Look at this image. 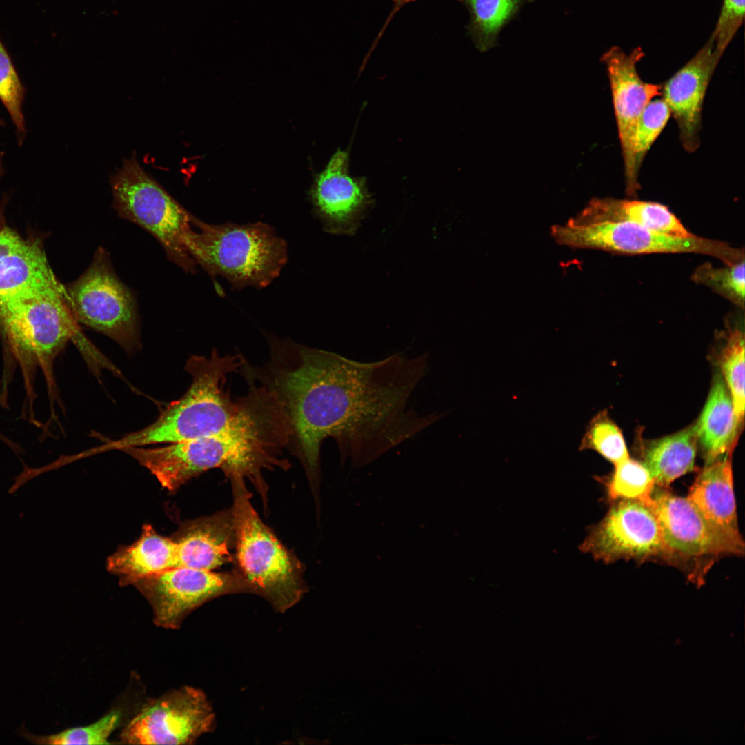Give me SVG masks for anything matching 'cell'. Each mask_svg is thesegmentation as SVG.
<instances>
[{
    "label": "cell",
    "instance_id": "15",
    "mask_svg": "<svg viewBox=\"0 0 745 745\" xmlns=\"http://www.w3.org/2000/svg\"><path fill=\"white\" fill-rule=\"evenodd\" d=\"M722 54L711 39L681 69L662 85V99L668 106L679 128L685 150L699 146L702 112L706 90Z\"/></svg>",
    "mask_w": 745,
    "mask_h": 745
},
{
    "label": "cell",
    "instance_id": "8",
    "mask_svg": "<svg viewBox=\"0 0 745 745\" xmlns=\"http://www.w3.org/2000/svg\"><path fill=\"white\" fill-rule=\"evenodd\" d=\"M552 237L559 244L573 248L597 249L637 255L697 253L710 255L731 265L744 259L743 248L693 235L672 236L629 221H593L570 218L551 227Z\"/></svg>",
    "mask_w": 745,
    "mask_h": 745
},
{
    "label": "cell",
    "instance_id": "30",
    "mask_svg": "<svg viewBox=\"0 0 745 745\" xmlns=\"http://www.w3.org/2000/svg\"><path fill=\"white\" fill-rule=\"evenodd\" d=\"M25 89L14 66L0 40V100L7 109L14 123L19 143L26 135L22 103Z\"/></svg>",
    "mask_w": 745,
    "mask_h": 745
},
{
    "label": "cell",
    "instance_id": "35",
    "mask_svg": "<svg viewBox=\"0 0 745 745\" xmlns=\"http://www.w3.org/2000/svg\"><path fill=\"white\" fill-rule=\"evenodd\" d=\"M1 122H2V121H1V119H0V123H1Z\"/></svg>",
    "mask_w": 745,
    "mask_h": 745
},
{
    "label": "cell",
    "instance_id": "23",
    "mask_svg": "<svg viewBox=\"0 0 745 745\" xmlns=\"http://www.w3.org/2000/svg\"><path fill=\"white\" fill-rule=\"evenodd\" d=\"M471 14L470 32L477 46L486 50L495 43L503 26L517 10L520 0H459Z\"/></svg>",
    "mask_w": 745,
    "mask_h": 745
},
{
    "label": "cell",
    "instance_id": "34",
    "mask_svg": "<svg viewBox=\"0 0 745 745\" xmlns=\"http://www.w3.org/2000/svg\"><path fill=\"white\" fill-rule=\"evenodd\" d=\"M2 173H3V168H2V166H1V162H0V177H1V175H2ZM2 228H3V227H1V223H0V230H1V229Z\"/></svg>",
    "mask_w": 745,
    "mask_h": 745
},
{
    "label": "cell",
    "instance_id": "28",
    "mask_svg": "<svg viewBox=\"0 0 745 745\" xmlns=\"http://www.w3.org/2000/svg\"><path fill=\"white\" fill-rule=\"evenodd\" d=\"M697 283L711 287L735 304L744 307L745 276L744 259L724 268H715L708 264L699 266L692 275Z\"/></svg>",
    "mask_w": 745,
    "mask_h": 745
},
{
    "label": "cell",
    "instance_id": "3",
    "mask_svg": "<svg viewBox=\"0 0 745 745\" xmlns=\"http://www.w3.org/2000/svg\"><path fill=\"white\" fill-rule=\"evenodd\" d=\"M0 334L4 348L0 401H5L12 367V371L21 370L29 404L34 399L37 370L43 374L50 397L56 399L53 364L57 356L69 340L82 352L91 345L81 332L60 284L0 301Z\"/></svg>",
    "mask_w": 745,
    "mask_h": 745
},
{
    "label": "cell",
    "instance_id": "1",
    "mask_svg": "<svg viewBox=\"0 0 745 745\" xmlns=\"http://www.w3.org/2000/svg\"><path fill=\"white\" fill-rule=\"evenodd\" d=\"M266 370L250 379L272 390L289 417L294 441L309 476L320 472V451L332 438L341 462L361 468L438 421L410 401L428 368V355L395 353L364 362L292 341H271Z\"/></svg>",
    "mask_w": 745,
    "mask_h": 745
},
{
    "label": "cell",
    "instance_id": "26",
    "mask_svg": "<svg viewBox=\"0 0 745 745\" xmlns=\"http://www.w3.org/2000/svg\"><path fill=\"white\" fill-rule=\"evenodd\" d=\"M121 718L119 711H111L97 722L86 726L66 729L58 733L39 735L21 726L18 733L34 744H109L108 738L117 726Z\"/></svg>",
    "mask_w": 745,
    "mask_h": 745
},
{
    "label": "cell",
    "instance_id": "11",
    "mask_svg": "<svg viewBox=\"0 0 745 745\" xmlns=\"http://www.w3.org/2000/svg\"><path fill=\"white\" fill-rule=\"evenodd\" d=\"M216 717L206 694L185 686L150 702L121 734L129 744H192L215 728Z\"/></svg>",
    "mask_w": 745,
    "mask_h": 745
},
{
    "label": "cell",
    "instance_id": "25",
    "mask_svg": "<svg viewBox=\"0 0 745 745\" xmlns=\"http://www.w3.org/2000/svg\"><path fill=\"white\" fill-rule=\"evenodd\" d=\"M744 335L735 328L730 331L721 354L722 377L730 393L736 417L743 426L744 418Z\"/></svg>",
    "mask_w": 745,
    "mask_h": 745
},
{
    "label": "cell",
    "instance_id": "10",
    "mask_svg": "<svg viewBox=\"0 0 745 745\" xmlns=\"http://www.w3.org/2000/svg\"><path fill=\"white\" fill-rule=\"evenodd\" d=\"M153 609L154 622L178 629L184 618L206 602L224 595L250 593L239 573L177 567L157 573L133 584Z\"/></svg>",
    "mask_w": 745,
    "mask_h": 745
},
{
    "label": "cell",
    "instance_id": "20",
    "mask_svg": "<svg viewBox=\"0 0 745 745\" xmlns=\"http://www.w3.org/2000/svg\"><path fill=\"white\" fill-rule=\"evenodd\" d=\"M174 540L158 534L146 524L140 537L121 548L107 561L108 570L120 577L122 585L174 568Z\"/></svg>",
    "mask_w": 745,
    "mask_h": 745
},
{
    "label": "cell",
    "instance_id": "13",
    "mask_svg": "<svg viewBox=\"0 0 745 745\" xmlns=\"http://www.w3.org/2000/svg\"><path fill=\"white\" fill-rule=\"evenodd\" d=\"M643 57L640 47L627 54L614 46L602 59L610 81L624 161L626 193L630 197L636 196L640 187L633 160L636 126L647 105L662 90V84L644 82L639 76L637 63Z\"/></svg>",
    "mask_w": 745,
    "mask_h": 745
},
{
    "label": "cell",
    "instance_id": "17",
    "mask_svg": "<svg viewBox=\"0 0 745 745\" xmlns=\"http://www.w3.org/2000/svg\"><path fill=\"white\" fill-rule=\"evenodd\" d=\"M59 284L38 241L0 230V301Z\"/></svg>",
    "mask_w": 745,
    "mask_h": 745
},
{
    "label": "cell",
    "instance_id": "19",
    "mask_svg": "<svg viewBox=\"0 0 745 745\" xmlns=\"http://www.w3.org/2000/svg\"><path fill=\"white\" fill-rule=\"evenodd\" d=\"M687 497L711 522L739 531L733 488L731 455L705 464L689 489Z\"/></svg>",
    "mask_w": 745,
    "mask_h": 745
},
{
    "label": "cell",
    "instance_id": "32",
    "mask_svg": "<svg viewBox=\"0 0 745 745\" xmlns=\"http://www.w3.org/2000/svg\"><path fill=\"white\" fill-rule=\"evenodd\" d=\"M393 1L395 2V9L394 10V12H395L399 9V7L406 3L410 2V0H393Z\"/></svg>",
    "mask_w": 745,
    "mask_h": 745
},
{
    "label": "cell",
    "instance_id": "18",
    "mask_svg": "<svg viewBox=\"0 0 745 745\" xmlns=\"http://www.w3.org/2000/svg\"><path fill=\"white\" fill-rule=\"evenodd\" d=\"M695 426L706 464L731 455L740 427L733 401L719 373L713 379L706 404Z\"/></svg>",
    "mask_w": 745,
    "mask_h": 745
},
{
    "label": "cell",
    "instance_id": "22",
    "mask_svg": "<svg viewBox=\"0 0 745 745\" xmlns=\"http://www.w3.org/2000/svg\"><path fill=\"white\" fill-rule=\"evenodd\" d=\"M697 444L695 426L647 443L642 464L655 486L666 488L676 479L694 470Z\"/></svg>",
    "mask_w": 745,
    "mask_h": 745
},
{
    "label": "cell",
    "instance_id": "2",
    "mask_svg": "<svg viewBox=\"0 0 745 745\" xmlns=\"http://www.w3.org/2000/svg\"><path fill=\"white\" fill-rule=\"evenodd\" d=\"M244 364L239 354L220 355L214 349L209 357L192 355L185 369L191 375L188 390L170 404L156 420L145 428L116 440H106L80 453L85 457L108 450L177 443L225 432L239 424L250 413L259 395L252 385L243 397L232 399L226 388L227 377Z\"/></svg>",
    "mask_w": 745,
    "mask_h": 745
},
{
    "label": "cell",
    "instance_id": "7",
    "mask_svg": "<svg viewBox=\"0 0 745 745\" xmlns=\"http://www.w3.org/2000/svg\"><path fill=\"white\" fill-rule=\"evenodd\" d=\"M650 508L657 519L664 546L663 560L693 568L691 579L701 582L715 560L742 555L739 531L724 528L707 519L686 497L655 488Z\"/></svg>",
    "mask_w": 745,
    "mask_h": 745
},
{
    "label": "cell",
    "instance_id": "21",
    "mask_svg": "<svg viewBox=\"0 0 745 745\" xmlns=\"http://www.w3.org/2000/svg\"><path fill=\"white\" fill-rule=\"evenodd\" d=\"M577 215L586 220L633 222L679 237L693 235L666 206L657 202L597 198L592 199Z\"/></svg>",
    "mask_w": 745,
    "mask_h": 745
},
{
    "label": "cell",
    "instance_id": "31",
    "mask_svg": "<svg viewBox=\"0 0 745 745\" xmlns=\"http://www.w3.org/2000/svg\"><path fill=\"white\" fill-rule=\"evenodd\" d=\"M744 0H723L721 12L711 39L714 48L723 54L743 23Z\"/></svg>",
    "mask_w": 745,
    "mask_h": 745
},
{
    "label": "cell",
    "instance_id": "27",
    "mask_svg": "<svg viewBox=\"0 0 745 745\" xmlns=\"http://www.w3.org/2000/svg\"><path fill=\"white\" fill-rule=\"evenodd\" d=\"M580 449L594 450L614 465L630 457L621 430L604 413L590 421Z\"/></svg>",
    "mask_w": 745,
    "mask_h": 745
},
{
    "label": "cell",
    "instance_id": "33",
    "mask_svg": "<svg viewBox=\"0 0 745 745\" xmlns=\"http://www.w3.org/2000/svg\"><path fill=\"white\" fill-rule=\"evenodd\" d=\"M0 439L2 441H3L4 443H6L7 445H9L11 443L10 440H9L6 436L2 435L1 433H0Z\"/></svg>",
    "mask_w": 745,
    "mask_h": 745
},
{
    "label": "cell",
    "instance_id": "4",
    "mask_svg": "<svg viewBox=\"0 0 745 745\" xmlns=\"http://www.w3.org/2000/svg\"><path fill=\"white\" fill-rule=\"evenodd\" d=\"M191 224L183 237L188 254L210 276L225 277L235 289L267 286L288 260L286 242L264 223L213 225L192 216Z\"/></svg>",
    "mask_w": 745,
    "mask_h": 745
},
{
    "label": "cell",
    "instance_id": "16",
    "mask_svg": "<svg viewBox=\"0 0 745 745\" xmlns=\"http://www.w3.org/2000/svg\"><path fill=\"white\" fill-rule=\"evenodd\" d=\"M174 540V568L212 570L232 560L235 544L232 509L183 525Z\"/></svg>",
    "mask_w": 745,
    "mask_h": 745
},
{
    "label": "cell",
    "instance_id": "29",
    "mask_svg": "<svg viewBox=\"0 0 745 745\" xmlns=\"http://www.w3.org/2000/svg\"><path fill=\"white\" fill-rule=\"evenodd\" d=\"M670 115L662 99L652 100L642 112L633 141V166L638 175L648 151L664 128Z\"/></svg>",
    "mask_w": 745,
    "mask_h": 745
},
{
    "label": "cell",
    "instance_id": "24",
    "mask_svg": "<svg viewBox=\"0 0 745 745\" xmlns=\"http://www.w3.org/2000/svg\"><path fill=\"white\" fill-rule=\"evenodd\" d=\"M655 486L652 475L642 462L628 457L615 465L607 484V494L612 500H634L650 508Z\"/></svg>",
    "mask_w": 745,
    "mask_h": 745
},
{
    "label": "cell",
    "instance_id": "5",
    "mask_svg": "<svg viewBox=\"0 0 745 745\" xmlns=\"http://www.w3.org/2000/svg\"><path fill=\"white\" fill-rule=\"evenodd\" d=\"M230 480L238 573L252 593L263 597L276 611L285 613L305 592L300 564L258 516L244 479Z\"/></svg>",
    "mask_w": 745,
    "mask_h": 745
},
{
    "label": "cell",
    "instance_id": "36",
    "mask_svg": "<svg viewBox=\"0 0 745 745\" xmlns=\"http://www.w3.org/2000/svg\"><path fill=\"white\" fill-rule=\"evenodd\" d=\"M415 1V0H410V1Z\"/></svg>",
    "mask_w": 745,
    "mask_h": 745
},
{
    "label": "cell",
    "instance_id": "6",
    "mask_svg": "<svg viewBox=\"0 0 745 745\" xmlns=\"http://www.w3.org/2000/svg\"><path fill=\"white\" fill-rule=\"evenodd\" d=\"M110 183L118 215L152 234L169 260L194 273L197 263L183 244L193 215L141 168L135 155L123 161Z\"/></svg>",
    "mask_w": 745,
    "mask_h": 745
},
{
    "label": "cell",
    "instance_id": "12",
    "mask_svg": "<svg viewBox=\"0 0 745 745\" xmlns=\"http://www.w3.org/2000/svg\"><path fill=\"white\" fill-rule=\"evenodd\" d=\"M597 560L663 559L664 546L653 510L634 500H617L605 517L590 530L580 546Z\"/></svg>",
    "mask_w": 745,
    "mask_h": 745
},
{
    "label": "cell",
    "instance_id": "14",
    "mask_svg": "<svg viewBox=\"0 0 745 745\" xmlns=\"http://www.w3.org/2000/svg\"><path fill=\"white\" fill-rule=\"evenodd\" d=\"M315 215L326 232L352 234L372 203L365 179L348 173V153L338 149L316 178L310 192Z\"/></svg>",
    "mask_w": 745,
    "mask_h": 745
},
{
    "label": "cell",
    "instance_id": "9",
    "mask_svg": "<svg viewBox=\"0 0 745 745\" xmlns=\"http://www.w3.org/2000/svg\"><path fill=\"white\" fill-rule=\"evenodd\" d=\"M65 292L77 323L108 336L128 352L139 347L136 299L117 276L104 248L97 249L88 269Z\"/></svg>",
    "mask_w": 745,
    "mask_h": 745
}]
</instances>
